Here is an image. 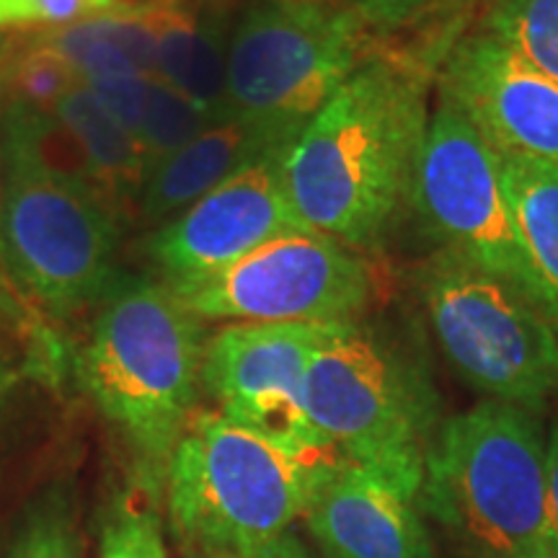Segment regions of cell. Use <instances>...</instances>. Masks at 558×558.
<instances>
[{
    "mask_svg": "<svg viewBox=\"0 0 558 558\" xmlns=\"http://www.w3.org/2000/svg\"><path fill=\"white\" fill-rule=\"evenodd\" d=\"M50 111L78 143L96 190L124 218L130 207H137L148 181L137 140L101 107L86 83H75Z\"/></svg>",
    "mask_w": 558,
    "mask_h": 558,
    "instance_id": "obj_16",
    "label": "cell"
},
{
    "mask_svg": "<svg viewBox=\"0 0 558 558\" xmlns=\"http://www.w3.org/2000/svg\"><path fill=\"white\" fill-rule=\"evenodd\" d=\"M233 558H235V556H233Z\"/></svg>",
    "mask_w": 558,
    "mask_h": 558,
    "instance_id": "obj_32",
    "label": "cell"
},
{
    "mask_svg": "<svg viewBox=\"0 0 558 558\" xmlns=\"http://www.w3.org/2000/svg\"><path fill=\"white\" fill-rule=\"evenodd\" d=\"M497 158L520 235L554 303L558 333V166L509 150H497Z\"/></svg>",
    "mask_w": 558,
    "mask_h": 558,
    "instance_id": "obj_17",
    "label": "cell"
},
{
    "mask_svg": "<svg viewBox=\"0 0 558 558\" xmlns=\"http://www.w3.org/2000/svg\"><path fill=\"white\" fill-rule=\"evenodd\" d=\"M344 324H228L207 339L202 390L215 411L300 456H339L305 414V373Z\"/></svg>",
    "mask_w": 558,
    "mask_h": 558,
    "instance_id": "obj_11",
    "label": "cell"
},
{
    "mask_svg": "<svg viewBox=\"0 0 558 558\" xmlns=\"http://www.w3.org/2000/svg\"><path fill=\"white\" fill-rule=\"evenodd\" d=\"M0 262L26 295L54 313L99 303L120 282L122 215L99 190L60 177L0 140Z\"/></svg>",
    "mask_w": 558,
    "mask_h": 558,
    "instance_id": "obj_7",
    "label": "cell"
},
{
    "mask_svg": "<svg viewBox=\"0 0 558 558\" xmlns=\"http://www.w3.org/2000/svg\"><path fill=\"white\" fill-rule=\"evenodd\" d=\"M0 373H3V369H0Z\"/></svg>",
    "mask_w": 558,
    "mask_h": 558,
    "instance_id": "obj_30",
    "label": "cell"
},
{
    "mask_svg": "<svg viewBox=\"0 0 558 558\" xmlns=\"http://www.w3.org/2000/svg\"><path fill=\"white\" fill-rule=\"evenodd\" d=\"M117 3L122 0H0V34L58 29Z\"/></svg>",
    "mask_w": 558,
    "mask_h": 558,
    "instance_id": "obj_22",
    "label": "cell"
},
{
    "mask_svg": "<svg viewBox=\"0 0 558 558\" xmlns=\"http://www.w3.org/2000/svg\"><path fill=\"white\" fill-rule=\"evenodd\" d=\"M432 0H357L354 9L365 19L369 32L390 34L414 21Z\"/></svg>",
    "mask_w": 558,
    "mask_h": 558,
    "instance_id": "obj_24",
    "label": "cell"
},
{
    "mask_svg": "<svg viewBox=\"0 0 558 558\" xmlns=\"http://www.w3.org/2000/svg\"><path fill=\"white\" fill-rule=\"evenodd\" d=\"M160 282L205 324H357L375 292L360 251L313 228L288 230L222 269Z\"/></svg>",
    "mask_w": 558,
    "mask_h": 558,
    "instance_id": "obj_10",
    "label": "cell"
},
{
    "mask_svg": "<svg viewBox=\"0 0 558 558\" xmlns=\"http://www.w3.org/2000/svg\"><path fill=\"white\" fill-rule=\"evenodd\" d=\"M326 3H341V5H354L357 0H326Z\"/></svg>",
    "mask_w": 558,
    "mask_h": 558,
    "instance_id": "obj_29",
    "label": "cell"
},
{
    "mask_svg": "<svg viewBox=\"0 0 558 558\" xmlns=\"http://www.w3.org/2000/svg\"><path fill=\"white\" fill-rule=\"evenodd\" d=\"M303 399L311 424L341 458L422 497L439 429L437 393L407 349L360 320L339 326L313 354Z\"/></svg>",
    "mask_w": 558,
    "mask_h": 558,
    "instance_id": "obj_5",
    "label": "cell"
},
{
    "mask_svg": "<svg viewBox=\"0 0 558 558\" xmlns=\"http://www.w3.org/2000/svg\"><path fill=\"white\" fill-rule=\"evenodd\" d=\"M341 456H300L197 409L166 476V507L181 543L207 558H251L303 518L318 478Z\"/></svg>",
    "mask_w": 558,
    "mask_h": 558,
    "instance_id": "obj_3",
    "label": "cell"
},
{
    "mask_svg": "<svg viewBox=\"0 0 558 558\" xmlns=\"http://www.w3.org/2000/svg\"><path fill=\"white\" fill-rule=\"evenodd\" d=\"M290 145L271 132L243 120H222L150 171L137 199V218L145 226H163L186 207L246 169L264 153Z\"/></svg>",
    "mask_w": 558,
    "mask_h": 558,
    "instance_id": "obj_15",
    "label": "cell"
},
{
    "mask_svg": "<svg viewBox=\"0 0 558 558\" xmlns=\"http://www.w3.org/2000/svg\"><path fill=\"white\" fill-rule=\"evenodd\" d=\"M303 520L324 558H435L416 494L354 460L324 471Z\"/></svg>",
    "mask_w": 558,
    "mask_h": 558,
    "instance_id": "obj_14",
    "label": "cell"
},
{
    "mask_svg": "<svg viewBox=\"0 0 558 558\" xmlns=\"http://www.w3.org/2000/svg\"><path fill=\"white\" fill-rule=\"evenodd\" d=\"M215 120L207 109H202L197 101H192L184 90L169 86V83L150 78L148 104H145L143 124L137 132V145L143 153L145 169H156L166 158L192 143L207 128H213Z\"/></svg>",
    "mask_w": 558,
    "mask_h": 558,
    "instance_id": "obj_19",
    "label": "cell"
},
{
    "mask_svg": "<svg viewBox=\"0 0 558 558\" xmlns=\"http://www.w3.org/2000/svg\"><path fill=\"white\" fill-rule=\"evenodd\" d=\"M530 558H556V556L550 554L548 548H543V550H538V554H533V556H530Z\"/></svg>",
    "mask_w": 558,
    "mask_h": 558,
    "instance_id": "obj_27",
    "label": "cell"
},
{
    "mask_svg": "<svg viewBox=\"0 0 558 558\" xmlns=\"http://www.w3.org/2000/svg\"><path fill=\"white\" fill-rule=\"evenodd\" d=\"M478 29L558 81V0H492Z\"/></svg>",
    "mask_w": 558,
    "mask_h": 558,
    "instance_id": "obj_18",
    "label": "cell"
},
{
    "mask_svg": "<svg viewBox=\"0 0 558 558\" xmlns=\"http://www.w3.org/2000/svg\"><path fill=\"white\" fill-rule=\"evenodd\" d=\"M418 501L476 558H530L548 548L538 414L486 399L445 418Z\"/></svg>",
    "mask_w": 558,
    "mask_h": 558,
    "instance_id": "obj_4",
    "label": "cell"
},
{
    "mask_svg": "<svg viewBox=\"0 0 558 558\" xmlns=\"http://www.w3.org/2000/svg\"><path fill=\"white\" fill-rule=\"evenodd\" d=\"M439 94L497 150L558 166V81L481 29L456 41Z\"/></svg>",
    "mask_w": 558,
    "mask_h": 558,
    "instance_id": "obj_13",
    "label": "cell"
},
{
    "mask_svg": "<svg viewBox=\"0 0 558 558\" xmlns=\"http://www.w3.org/2000/svg\"><path fill=\"white\" fill-rule=\"evenodd\" d=\"M373 54L375 37L354 5L251 0L230 29L228 120L292 143Z\"/></svg>",
    "mask_w": 558,
    "mask_h": 558,
    "instance_id": "obj_6",
    "label": "cell"
},
{
    "mask_svg": "<svg viewBox=\"0 0 558 558\" xmlns=\"http://www.w3.org/2000/svg\"><path fill=\"white\" fill-rule=\"evenodd\" d=\"M546 546L558 558V418L546 437Z\"/></svg>",
    "mask_w": 558,
    "mask_h": 558,
    "instance_id": "obj_25",
    "label": "cell"
},
{
    "mask_svg": "<svg viewBox=\"0 0 558 558\" xmlns=\"http://www.w3.org/2000/svg\"><path fill=\"white\" fill-rule=\"evenodd\" d=\"M0 375H3V373H0Z\"/></svg>",
    "mask_w": 558,
    "mask_h": 558,
    "instance_id": "obj_31",
    "label": "cell"
},
{
    "mask_svg": "<svg viewBox=\"0 0 558 558\" xmlns=\"http://www.w3.org/2000/svg\"><path fill=\"white\" fill-rule=\"evenodd\" d=\"M251 558H313L311 550L305 548V543L298 538V535L284 533L282 538H277L275 543H269L267 548H262L259 554Z\"/></svg>",
    "mask_w": 558,
    "mask_h": 558,
    "instance_id": "obj_26",
    "label": "cell"
},
{
    "mask_svg": "<svg viewBox=\"0 0 558 558\" xmlns=\"http://www.w3.org/2000/svg\"><path fill=\"white\" fill-rule=\"evenodd\" d=\"M90 94L99 99L104 109L137 140L140 124H143L145 104H148L150 78L148 75H114V78H101L86 83Z\"/></svg>",
    "mask_w": 558,
    "mask_h": 558,
    "instance_id": "obj_23",
    "label": "cell"
},
{
    "mask_svg": "<svg viewBox=\"0 0 558 558\" xmlns=\"http://www.w3.org/2000/svg\"><path fill=\"white\" fill-rule=\"evenodd\" d=\"M288 148L264 153L177 218L150 230L143 251L160 279L222 269L288 230L308 228L300 222L284 186Z\"/></svg>",
    "mask_w": 558,
    "mask_h": 558,
    "instance_id": "obj_12",
    "label": "cell"
},
{
    "mask_svg": "<svg viewBox=\"0 0 558 558\" xmlns=\"http://www.w3.org/2000/svg\"><path fill=\"white\" fill-rule=\"evenodd\" d=\"M435 339L486 399L538 414L558 393V333L525 295L439 248L418 271Z\"/></svg>",
    "mask_w": 558,
    "mask_h": 558,
    "instance_id": "obj_8",
    "label": "cell"
},
{
    "mask_svg": "<svg viewBox=\"0 0 558 558\" xmlns=\"http://www.w3.org/2000/svg\"><path fill=\"white\" fill-rule=\"evenodd\" d=\"M0 194H3V148H0Z\"/></svg>",
    "mask_w": 558,
    "mask_h": 558,
    "instance_id": "obj_28",
    "label": "cell"
},
{
    "mask_svg": "<svg viewBox=\"0 0 558 558\" xmlns=\"http://www.w3.org/2000/svg\"><path fill=\"white\" fill-rule=\"evenodd\" d=\"M9 558H83L73 499L50 488L32 501L9 548Z\"/></svg>",
    "mask_w": 558,
    "mask_h": 558,
    "instance_id": "obj_20",
    "label": "cell"
},
{
    "mask_svg": "<svg viewBox=\"0 0 558 558\" xmlns=\"http://www.w3.org/2000/svg\"><path fill=\"white\" fill-rule=\"evenodd\" d=\"M156 501L148 492L117 501L104 522L99 558H166Z\"/></svg>",
    "mask_w": 558,
    "mask_h": 558,
    "instance_id": "obj_21",
    "label": "cell"
},
{
    "mask_svg": "<svg viewBox=\"0 0 558 558\" xmlns=\"http://www.w3.org/2000/svg\"><path fill=\"white\" fill-rule=\"evenodd\" d=\"M429 117L427 75L373 54L284 153L300 222L354 251L383 246L411 205Z\"/></svg>",
    "mask_w": 558,
    "mask_h": 558,
    "instance_id": "obj_1",
    "label": "cell"
},
{
    "mask_svg": "<svg viewBox=\"0 0 558 558\" xmlns=\"http://www.w3.org/2000/svg\"><path fill=\"white\" fill-rule=\"evenodd\" d=\"M411 205L442 251L507 282L554 326V303L509 207L497 150L442 94L424 135Z\"/></svg>",
    "mask_w": 558,
    "mask_h": 558,
    "instance_id": "obj_9",
    "label": "cell"
},
{
    "mask_svg": "<svg viewBox=\"0 0 558 558\" xmlns=\"http://www.w3.org/2000/svg\"><path fill=\"white\" fill-rule=\"evenodd\" d=\"M81 349V380L128 445L153 499L202 393L205 320L163 282L128 279L101 300Z\"/></svg>",
    "mask_w": 558,
    "mask_h": 558,
    "instance_id": "obj_2",
    "label": "cell"
}]
</instances>
